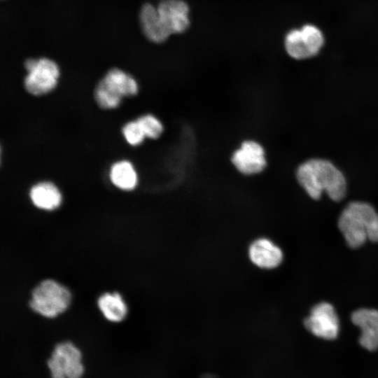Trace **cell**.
<instances>
[{
	"label": "cell",
	"instance_id": "obj_4",
	"mask_svg": "<svg viewBox=\"0 0 378 378\" xmlns=\"http://www.w3.org/2000/svg\"><path fill=\"white\" fill-rule=\"evenodd\" d=\"M27 76L24 80L26 91L31 95H45L57 86L59 77L57 64L50 59H28L24 62Z\"/></svg>",
	"mask_w": 378,
	"mask_h": 378
},
{
	"label": "cell",
	"instance_id": "obj_14",
	"mask_svg": "<svg viewBox=\"0 0 378 378\" xmlns=\"http://www.w3.org/2000/svg\"><path fill=\"white\" fill-rule=\"evenodd\" d=\"M102 80L121 97H133L138 93L136 80L130 74L118 69H110Z\"/></svg>",
	"mask_w": 378,
	"mask_h": 378
},
{
	"label": "cell",
	"instance_id": "obj_12",
	"mask_svg": "<svg viewBox=\"0 0 378 378\" xmlns=\"http://www.w3.org/2000/svg\"><path fill=\"white\" fill-rule=\"evenodd\" d=\"M140 24L148 39L154 43H162L171 35L164 27L157 7L144 4L140 10Z\"/></svg>",
	"mask_w": 378,
	"mask_h": 378
},
{
	"label": "cell",
	"instance_id": "obj_7",
	"mask_svg": "<svg viewBox=\"0 0 378 378\" xmlns=\"http://www.w3.org/2000/svg\"><path fill=\"white\" fill-rule=\"evenodd\" d=\"M304 325L314 335L328 340L335 339L340 331L339 318L334 307L324 302L312 309Z\"/></svg>",
	"mask_w": 378,
	"mask_h": 378
},
{
	"label": "cell",
	"instance_id": "obj_10",
	"mask_svg": "<svg viewBox=\"0 0 378 378\" xmlns=\"http://www.w3.org/2000/svg\"><path fill=\"white\" fill-rule=\"evenodd\" d=\"M351 321L361 330L360 345L368 351L378 349V310L362 308L351 314Z\"/></svg>",
	"mask_w": 378,
	"mask_h": 378
},
{
	"label": "cell",
	"instance_id": "obj_11",
	"mask_svg": "<svg viewBox=\"0 0 378 378\" xmlns=\"http://www.w3.org/2000/svg\"><path fill=\"white\" fill-rule=\"evenodd\" d=\"M248 256L254 265L263 269L275 268L283 260L281 248L266 238L258 239L251 244Z\"/></svg>",
	"mask_w": 378,
	"mask_h": 378
},
{
	"label": "cell",
	"instance_id": "obj_2",
	"mask_svg": "<svg viewBox=\"0 0 378 378\" xmlns=\"http://www.w3.org/2000/svg\"><path fill=\"white\" fill-rule=\"evenodd\" d=\"M338 227L353 248L360 247L368 239L378 241V213L367 202H350L341 212Z\"/></svg>",
	"mask_w": 378,
	"mask_h": 378
},
{
	"label": "cell",
	"instance_id": "obj_16",
	"mask_svg": "<svg viewBox=\"0 0 378 378\" xmlns=\"http://www.w3.org/2000/svg\"><path fill=\"white\" fill-rule=\"evenodd\" d=\"M97 306L105 318L114 323L122 321L127 313L126 304L118 292L101 295L97 300Z\"/></svg>",
	"mask_w": 378,
	"mask_h": 378
},
{
	"label": "cell",
	"instance_id": "obj_13",
	"mask_svg": "<svg viewBox=\"0 0 378 378\" xmlns=\"http://www.w3.org/2000/svg\"><path fill=\"white\" fill-rule=\"evenodd\" d=\"M29 195L36 208L46 211L56 209L62 200L59 189L50 181H41L34 184L30 188Z\"/></svg>",
	"mask_w": 378,
	"mask_h": 378
},
{
	"label": "cell",
	"instance_id": "obj_18",
	"mask_svg": "<svg viewBox=\"0 0 378 378\" xmlns=\"http://www.w3.org/2000/svg\"><path fill=\"white\" fill-rule=\"evenodd\" d=\"M146 137L155 139L162 134L163 126L160 120L152 114H144L136 119Z\"/></svg>",
	"mask_w": 378,
	"mask_h": 378
},
{
	"label": "cell",
	"instance_id": "obj_19",
	"mask_svg": "<svg viewBox=\"0 0 378 378\" xmlns=\"http://www.w3.org/2000/svg\"><path fill=\"white\" fill-rule=\"evenodd\" d=\"M122 132L126 141L133 146L140 145L146 137L136 120L127 122L123 126Z\"/></svg>",
	"mask_w": 378,
	"mask_h": 378
},
{
	"label": "cell",
	"instance_id": "obj_5",
	"mask_svg": "<svg viewBox=\"0 0 378 378\" xmlns=\"http://www.w3.org/2000/svg\"><path fill=\"white\" fill-rule=\"evenodd\" d=\"M324 36L319 28L305 24L300 29H293L285 37V48L294 59L304 60L316 56L324 44Z\"/></svg>",
	"mask_w": 378,
	"mask_h": 378
},
{
	"label": "cell",
	"instance_id": "obj_6",
	"mask_svg": "<svg viewBox=\"0 0 378 378\" xmlns=\"http://www.w3.org/2000/svg\"><path fill=\"white\" fill-rule=\"evenodd\" d=\"M80 350L71 342L59 343L48 360L52 378H80L84 372Z\"/></svg>",
	"mask_w": 378,
	"mask_h": 378
},
{
	"label": "cell",
	"instance_id": "obj_8",
	"mask_svg": "<svg viewBox=\"0 0 378 378\" xmlns=\"http://www.w3.org/2000/svg\"><path fill=\"white\" fill-rule=\"evenodd\" d=\"M232 162L241 174H258L262 172L267 165L265 150L255 141H245L234 152Z\"/></svg>",
	"mask_w": 378,
	"mask_h": 378
},
{
	"label": "cell",
	"instance_id": "obj_15",
	"mask_svg": "<svg viewBox=\"0 0 378 378\" xmlns=\"http://www.w3.org/2000/svg\"><path fill=\"white\" fill-rule=\"evenodd\" d=\"M110 181L113 186L122 190H134L138 183V176L133 164L128 160L113 163L109 172Z\"/></svg>",
	"mask_w": 378,
	"mask_h": 378
},
{
	"label": "cell",
	"instance_id": "obj_17",
	"mask_svg": "<svg viewBox=\"0 0 378 378\" xmlns=\"http://www.w3.org/2000/svg\"><path fill=\"white\" fill-rule=\"evenodd\" d=\"M122 97L108 87L102 80L94 90L97 104L103 109H113L118 107Z\"/></svg>",
	"mask_w": 378,
	"mask_h": 378
},
{
	"label": "cell",
	"instance_id": "obj_3",
	"mask_svg": "<svg viewBox=\"0 0 378 378\" xmlns=\"http://www.w3.org/2000/svg\"><path fill=\"white\" fill-rule=\"evenodd\" d=\"M71 300V294L66 286L48 279L34 288L29 304L34 312L42 316L54 318L66 310Z\"/></svg>",
	"mask_w": 378,
	"mask_h": 378
},
{
	"label": "cell",
	"instance_id": "obj_1",
	"mask_svg": "<svg viewBox=\"0 0 378 378\" xmlns=\"http://www.w3.org/2000/svg\"><path fill=\"white\" fill-rule=\"evenodd\" d=\"M298 184L312 200L323 193L334 202L342 200L347 193V179L344 172L330 160L320 157L308 158L297 167Z\"/></svg>",
	"mask_w": 378,
	"mask_h": 378
},
{
	"label": "cell",
	"instance_id": "obj_9",
	"mask_svg": "<svg viewBox=\"0 0 378 378\" xmlns=\"http://www.w3.org/2000/svg\"><path fill=\"white\" fill-rule=\"evenodd\" d=\"M157 9L170 34L182 33L189 27V8L183 1L162 0L159 3Z\"/></svg>",
	"mask_w": 378,
	"mask_h": 378
}]
</instances>
